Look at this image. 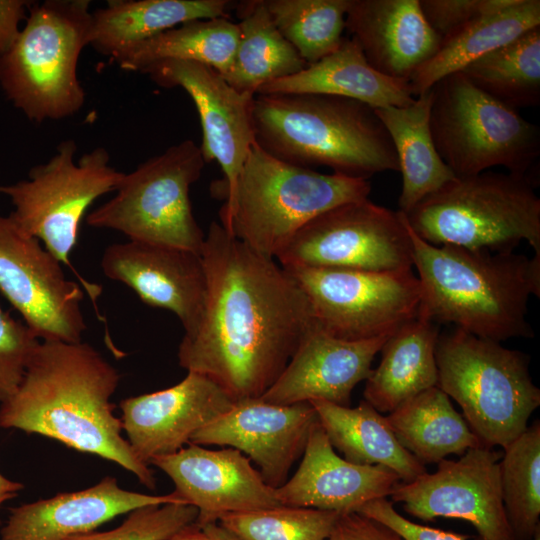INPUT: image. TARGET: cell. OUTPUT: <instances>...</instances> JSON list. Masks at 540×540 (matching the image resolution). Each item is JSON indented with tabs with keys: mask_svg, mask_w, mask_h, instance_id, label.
<instances>
[{
	"mask_svg": "<svg viewBox=\"0 0 540 540\" xmlns=\"http://www.w3.org/2000/svg\"><path fill=\"white\" fill-rule=\"evenodd\" d=\"M118 370L87 343L41 341L16 391L0 402V427L54 439L120 465L155 489L149 465L134 454L110 401Z\"/></svg>",
	"mask_w": 540,
	"mask_h": 540,
	"instance_id": "7a4b0ae2",
	"label": "cell"
},
{
	"mask_svg": "<svg viewBox=\"0 0 540 540\" xmlns=\"http://www.w3.org/2000/svg\"><path fill=\"white\" fill-rule=\"evenodd\" d=\"M198 510L188 504L168 503L133 510L115 529L89 532L64 540H165L196 522Z\"/></svg>",
	"mask_w": 540,
	"mask_h": 540,
	"instance_id": "74e56055",
	"label": "cell"
},
{
	"mask_svg": "<svg viewBox=\"0 0 540 540\" xmlns=\"http://www.w3.org/2000/svg\"><path fill=\"white\" fill-rule=\"evenodd\" d=\"M328 540H402L386 525L357 512L340 514Z\"/></svg>",
	"mask_w": 540,
	"mask_h": 540,
	"instance_id": "b9f144b4",
	"label": "cell"
},
{
	"mask_svg": "<svg viewBox=\"0 0 540 540\" xmlns=\"http://www.w3.org/2000/svg\"><path fill=\"white\" fill-rule=\"evenodd\" d=\"M408 229L420 315L499 343L534 336L527 314L530 297L540 296V254L436 246Z\"/></svg>",
	"mask_w": 540,
	"mask_h": 540,
	"instance_id": "3957f363",
	"label": "cell"
},
{
	"mask_svg": "<svg viewBox=\"0 0 540 540\" xmlns=\"http://www.w3.org/2000/svg\"><path fill=\"white\" fill-rule=\"evenodd\" d=\"M239 38L229 18L196 19L161 32L114 60L126 71H138L163 60L194 61L224 75L230 68Z\"/></svg>",
	"mask_w": 540,
	"mask_h": 540,
	"instance_id": "d6a6232c",
	"label": "cell"
},
{
	"mask_svg": "<svg viewBox=\"0 0 540 540\" xmlns=\"http://www.w3.org/2000/svg\"><path fill=\"white\" fill-rule=\"evenodd\" d=\"M517 0H419L430 28L441 38L470 21L504 10Z\"/></svg>",
	"mask_w": 540,
	"mask_h": 540,
	"instance_id": "ab89813d",
	"label": "cell"
},
{
	"mask_svg": "<svg viewBox=\"0 0 540 540\" xmlns=\"http://www.w3.org/2000/svg\"><path fill=\"white\" fill-rule=\"evenodd\" d=\"M399 476L382 465H358L334 451L319 421L312 428L295 474L276 488L283 506L315 508L340 514L386 498Z\"/></svg>",
	"mask_w": 540,
	"mask_h": 540,
	"instance_id": "7402d4cb",
	"label": "cell"
},
{
	"mask_svg": "<svg viewBox=\"0 0 540 540\" xmlns=\"http://www.w3.org/2000/svg\"><path fill=\"white\" fill-rule=\"evenodd\" d=\"M501 456L492 448H471L458 460H441L432 474L398 483L390 496L424 521L438 517L468 521L477 540H515L502 501Z\"/></svg>",
	"mask_w": 540,
	"mask_h": 540,
	"instance_id": "9a60e30c",
	"label": "cell"
},
{
	"mask_svg": "<svg viewBox=\"0 0 540 540\" xmlns=\"http://www.w3.org/2000/svg\"><path fill=\"white\" fill-rule=\"evenodd\" d=\"M157 85L179 87L192 99L202 128L200 149L207 163L216 161L222 179L210 185L213 198L230 192L255 141L252 111L255 95L241 93L209 65L163 60L140 70Z\"/></svg>",
	"mask_w": 540,
	"mask_h": 540,
	"instance_id": "2e32d148",
	"label": "cell"
},
{
	"mask_svg": "<svg viewBox=\"0 0 540 540\" xmlns=\"http://www.w3.org/2000/svg\"><path fill=\"white\" fill-rule=\"evenodd\" d=\"M388 337L349 341L317 327L301 341L278 379L260 398L279 405L318 399L350 406L354 387L369 377L374 357Z\"/></svg>",
	"mask_w": 540,
	"mask_h": 540,
	"instance_id": "44dd1931",
	"label": "cell"
},
{
	"mask_svg": "<svg viewBox=\"0 0 540 540\" xmlns=\"http://www.w3.org/2000/svg\"><path fill=\"white\" fill-rule=\"evenodd\" d=\"M532 540H540V529L537 530Z\"/></svg>",
	"mask_w": 540,
	"mask_h": 540,
	"instance_id": "7dc6e473",
	"label": "cell"
},
{
	"mask_svg": "<svg viewBox=\"0 0 540 540\" xmlns=\"http://www.w3.org/2000/svg\"><path fill=\"white\" fill-rule=\"evenodd\" d=\"M345 29L375 70L407 81L441 42L419 0H351Z\"/></svg>",
	"mask_w": 540,
	"mask_h": 540,
	"instance_id": "cb8c5ba5",
	"label": "cell"
},
{
	"mask_svg": "<svg viewBox=\"0 0 540 540\" xmlns=\"http://www.w3.org/2000/svg\"><path fill=\"white\" fill-rule=\"evenodd\" d=\"M532 179L484 171L455 178L405 214L424 241L470 250L514 251L527 242L540 254V199Z\"/></svg>",
	"mask_w": 540,
	"mask_h": 540,
	"instance_id": "52a82bcc",
	"label": "cell"
},
{
	"mask_svg": "<svg viewBox=\"0 0 540 540\" xmlns=\"http://www.w3.org/2000/svg\"><path fill=\"white\" fill-rule=\"evenodd\" d=\"M431 101L432 92L428 90L408 106L375 109L397 156L402 175L398 211L404 214L456 178L439 156L431 136Z\"/></svg>",
	"mask_w": 540,
	"mask_h": 540,
	"instance_id": "f1b7e54d",
	"label": "cell"
},
{
	"mask_svg": "<svg viewBox=\"0 0 540 540\" xmlns=\"http://www.w3.org/2000/svg\"><path fill=\"white\" fill-rule=\"evenodd\" d=\"M41 340L0 306V402L18 388Z\"/></svg>",
	"mask_w": 540,
	"mask_h": 540,
	"instance_id": "f35d334b",
	"label": "cell"
},
{
	"mask_svg": "<svg viewBox=\"0 0 540 540\" xmlns=\"http://www.w3.org/2000/svg\"><path fill=\"white\" fill-rule=\"evenodd\" d=\"M229 0H114L92 12L89 46L113 59L161 32L196 19L228 18Z\"/></svg>",
	"mask_w": 540,
	"mask_h": 540,
	"instance_id": "484cf974",
	"label": "cell"
},
{
	"mask_svg": "<svg viewBox=\"0 0 540 540\" xmlns=\"http://www.w3.org/2000/svg\"><path fill=\"white\" fill-rule=\"evenodd\" d=\"M281 267L397 271L413 268L405 214L368 198L316 216L276 257Z\"/></svg>",
	"mask_w": 540,
	"mask_h": 540,
	"instance_id": "4fadbf2b",
	"label": "cell"
},
{
	"mask_svg": "<svg viewBox=\"0 0 540 540\" xmlns=\"http://www.w3.org/2000/svg\"><path fill=\"white\" fill-rule=\"evenodd\" d=\"M376 520L394 532L402 540H467L468 536L450 531L435 529L414 523L400 515L386 498H379L362 505L357 511Z\"/></svg>",
	"mask_w": 540,
	"mask_h": 540,
	"instance_id": "60d3db41",
	"label": "cell"
},
{
	"mask_svg": "<svg viewBox=\"0 0 540 540\" xmlns=\"http://www.w3.org/2000/svg\"><path fill=\"white\" fill-rule=\"evenodd\" d=\"M537 26H540L539 0H517L504 10L470 21L441 39L435 54L413 74L409 84L414 97Z\"/></svg>",
	"mask_w": 540,
	"mask_h": 540,
	"instance_id": "f546056e",
	"label": "cell"
},
{
	"mask_svg": "<svg viewBox=\"0 0 540 540\" xmlns=\"http://www.w3.org/2000/svg\"><path fill=\"white\" fill-rule=\"evenodd\" d=\"M149 465L162 470L173 481V492L198 510V526L229 513L282 506L276 489L234 448L213 450L188 443L175 453L153 458Z\"/></svg>",
	"mask_w": 540,
	"mask_h": 540,
	"instance_id": "ac0fdd59",
	"label": "cell"
},
{
	"mask_svg": "<svg viewBox=\"0 0 540 540\" xmlns=\"http://www.w3.org/2000/svg\"><path fill=\"white\" fill-rule=\"evenodd\" d=\"M257 94H322L354 99L372 108L405 107L415 98L409 81L388 77L366 60L353 38L291 76L267 83Z\"/></svg>",
	"mask_w": 540,
	"mask_h": 540,
	"instance_id": "d4e9b609",
	"label": "cell"
},
{
	"mask_svg": "<svg viewBox=\"0 0 540 540\" xmlns=\"http://www.w3.org/2000/svg\"><path fill=\"white\" fill-rule=\"evenodd\" d=\"M284 269L305 294L318 328L336 338L391 336L420 315L421 286L412 269Z\"/></svg>",
	"mask_w": 540,
	"mask_h": 540,
	"instance_id": "7c38bea8",
	"label": "cell"
},
{
	"mask_svg": "<svg viewBox=\"0 0 540 540\" xmlns=\"http://www.w3.org/2000/svg\"><path fill=\"white\" fill-rule=\"evenodd\" d=\"M80 285L37 238L0 215V292L41 341H82Z\"/></svg>",
	"mask_w": 540,
	"mask_h": 540,
	"instance_id": "5bb4252c",
	"label": "cell"
},
{
	"mask_svg": "<svg viewBox=\"0 0 540 540\" xmlns=\"http://www.w3.org/2000/svg\"><path fill=\"white\" fill-rule=\"evenodd\" d=\"M165 540H208L202 529L193 523Z\"/></svg>",
	"mask_w": 540,
	"mask_h": 540,
	"instance_id": "bcb514c9",
	"label": "cell"
},
{
	"mask_svg": "<svg viewBox=\"0 0 540 540\" xmlns=\"http://www.w3.org/2000/svg\"><path fill=\"white\" fill-rule=\"evenodd\" d=\"M340 513L279 506L229 513L218 522L242 540H328Z\"/></svg>",
	"mask_w": 540,
	"mask_h": 540,
	"instance_id": "8d00e7d4",
	"label": "cell"
},
{
	"mask_svg": "<svg viewBox=\"0 0 540 540\" xmlns=\"http://www.w3.org/2000/svg\"><path fill=\"white\" fill-rule=\"evenodd\" d=\"M435 357L437 387L459 404L482 446L504 449L526 430L540 390L525 353L455 328L439 334Z\"/></svg>",
	"mask_w": 540,
	"mask_h": 540,
	"instance_id": "ba28073f",
	"label": "cell"
},
{
	"mask_svg": "<svg viewBox=\"0 0 540 540\" xmlns=\"http://www.w3.org/2000/svg\"><path fill=\"white\" fill-rule=\"evenodd\" d=\"M281 35L309 65L335 52L351 0H264Z\"/></svg>",
	"mask_w": 540,
	"mask_h": 540,
	"instance_id": "d590c367",
	"label": "cell"
},
{
	"mask_svg": "<svg viewBox=\"0 0 540 540\" xmlns=\"http://www.w3.org/2000/svg\"><path fill=\"white\" fill-rule=\"evenodd\" d=\"M205 165L193 140L172 145L124 173L116 194L90 212L86 223L121 232L131 241L201 254L205 234L193 215L189 192Z\"/></svg>",
	"mask_w": 540,
	"mask_h": 540,
	"instance_id": "8fae6325",
	"label": "cell"
},
{
	"mask_svg": "<svg viewBox=\"0 0 540 540\" xmlns=\"http://www.w3.org/2000/svg\"><path fill=\"white\" fill-rule=\"evenodd\" d=\"M500 487L515 540H532L540 529V423L535 421L504 448Z\"/></svg>",
	"mask_w": 540,
	"mask_h": 540,
	"instance_id": "e575fe53",
	"label": "cell"
},
{
	"mask_svg": "<svg viewBox=\"0 0 540 540\" xmlns=\"http://www.w3.org/2000/svg\"><path fill=\"white\" fill-rule=\"evenodd\" d=\"M168 503L186 504L174 492L148 495L128 491L119 486L115 477L107 476L87 489L59 493L10 509L0 540H64L93 532L135 509Z\"/></svg>",
	"mask_w": 540,
	"mask_h": 540,
	"instance_id": "603a6c76",
	"label": "cell"
},
{
	"mask_svg": "<svg viewBox=\"0 0 540 540\" xmlns=\"http://www.w3.org/2000/svg\"><path fill=\"white\" fill-rule=\"evenodd\" d=\"M76 153V142L66 139L47 162L32 167L26 179L0 185V194L13 205L11 218L74 272L70 255L88 208L100 196L114 192L124 175L111 165L104 147L77 160ZM76 275L96 308L101 287Z\"/></svg>",
	"mask_w": 540,
	"mask_h": 540,
	"instance_id": "30bf717a",
	"label": "cell"
},
{
	"mask_svg": "<svg viewBox=\"0 0 540 540\" xmlns=\"http://www.w3.org/2000/svg\"><path fill=\"white\" fill-rule=\"evenodd\" d=\"M207 296L201 321L178 348L179 365L235 401L261 397L317 324L309 302L274 258L212 221L201 252Z\"/></svg>",
	"mask_w": 540,
	"mask_h": 540,
	"instance_id": "6da1fadb",
	"label": "cell"
},
{
	"mask_svg": "<svg viewBox=\"0 0 540 540\" xmlns=\"http://www.w3.org/2000/svg\"><path fill=\"white\" fill-rule=\"evenodd\" d=\"M368 180L323 174L281 161L256 142L233 189L222 196L220 224L258 253L276 259L305 224L344 203L369 197Z\"/></svg>",
	"mask_w": 540,
	"mask_h": 540,
	"instance_id": "5b68a950",
	"label": "cell"
},
{
	"mask_svg": "<svg viewBox=\"0 0 540 540\" xmlns=\"http://www.w3.org/2000/svg\"><path fill=\"white\" fill-rule=\"evenodd\" d=\"M331 445L358 465H382L408 483L427 472L397 440L386 416L363 400L356 407L311 400Z\"/></svg>",
	"mask_w": 540,
	"mask_h": 540,
	"instance_id": "83f0119b",
	"label": "cell"
},
{
	"mask_svg": "<svg viewBox=\"0 0 540 540\" xmlns=\"http://www.w3.org/2000/svg\"><path fill=\"white\" fill-rule=\"evenodd\" d=\"M318 421L309 402L279 405L260 397L243 399L194 433L189 443L239 450L276 489L287 481Z\"/></svg>",
	"mask_w": 540,
	"mask_h": 540,
	"instance_id": "e0dca14e",
	"label": "cell"
},
{
	"mask_svg": "<svg viewBox=\"0 0 540 540\" xmlns=\"http://www.w3.org/2000/svg\"><path fill=\"white\" fill-rule=\"evenodd\" d=\"M33 1L0 0V59L4 57L18 39Z\"/></svg>",
	"mask_w": 540,
	"mask_h": 540,
	"instance_id": "7bdbcfd3",
	"label": "cell"
},
{
	"mask_svg": "<svg viewBox=\"0 0 540 540\" xmlns=\"http://www.w3.org/2000/svg\"><path fill=\"white\" fill-rule=\"evenodd\" d=\"M235 402L207 376L188 372L172 387L123 399L122 430L136 457L149 465L155 457L182 449Z\"/></svg>",
	"mask_w": 540,
	"mask_h": 540,
	"instance_id": "ffe728a7",
	"label": "cell"
},
{
	"mask_svg": "<svg viewBox=\"0 0 540 540\" xmlns=\"http://www.w3.org/2000/svg\"><path fill=\"white\" fill-rule=\"evenodd\" d=\"M429 127L436 150L456 178L501 166L535 181L540 129L474 86L462 73L430 89Z\"/></svg>",
	"mask_w": 540,
	"mask_h": 540,
	"instance_id": "9c48e42d",
	"label": "cell"
},
{
	"mask_svg": "<svg viewBox=\"0 0 540 540\" xmlns=\"http://www.w3.org/2000/svg\"><path fill=\"white\" fill-rule=\"evenodd\" d=\"M100 265L107 278L128 286L145 304L174 313L184 335L195 332L207 296V275L201 254L129 240L109 245Z\"/></svg>",
	"mask_w": 540,
	"mask_h": 540,
	"instance_id": "d6986e66",
	"label": "cell"
},
{
	"mask_svg": "<svg viewBox=\"0 0 540 540\" xmlns=\"http://www.w3.org/2000/svg\"><path fill=\"white\" fill-rule=\"evenodd\" d=\"M256 143L271 156L300 167H328L368 180L399 172L391 138L375 109L322 94H257L252 111Z\"/></svg>",
	"mask_w": 540,
	"mask_h": 540,
	"instance_id": "277c9868",
	"label": "cell"
},
{
	"mask_svg": "<svg viewBox=\"0 0 540 540\" xmlns=\"http://www.w3.org/2000/svg\"><path fill=\"white\" fill-rule=\"evenodd\" d=\"M438 324L419 315L388 337L381 360L366 379L364 400L377 411L391 412L402 402L437 386Z\"/></svg>",
	"mask_w": 540,
	"mask_h": 540,
	"instance_id": "4316f807",
	"label": "cell"
},
{
	"mask_svg": "<svg viewBox=\"0 0 540 540\" xmlns=\"http://www.w3.org/2000/svg\"><path fill=\"white\" fill-rule=\"evenodd\" d=\"M240 22L233 62L222 77L237 91L257 94L260 87L296 74L307 63L276 28L264 0L236 4Z\"/></svg>",
	"mask_w": 540,
	"mask_h": 540,
	"instance_id": "1f68e13d",
	"label": "cell"
},
{
	"mask_svg": "<svg viewBox=\"0 0 540 540\" xmlns=\"http://www.w3.org/2000/svg\"><path fill=\"white\" fill-rule=\"evenodd\" d=\"M449 398L434 386L402 402L386 416L398 442L422 464L438 463L448 455L461 456L482 446Z\"/></svg>",
	"mask_w": 540,
	"mask_h": 540,
	"instance_id": "4dcf8cb0",
	"label": "cell"
},
{
	"mask_svg": "<svg viewBox=\"0 0 540 540\" xmlns=\"http://www.w3.org/2000/svg\"><path fill=\"white\" fill-rule=\"evenodd\" d=\"M478 89L517 110L540 104V26L464 67Z\"/></svg>",
	"mask_w": 540,
	"mask_h": 540,
	"instance_id": "836d02e7",
	"label": "cell"
},
{
	"mask_svg": "<svg viewBox=\"0 0 540 540\" xmlns=\"http://www.w3.org/2000/svg\"><path fill=\"white\" fill-rule=\"evenodd\" d=\"M23 488L22 483L10 480L0 473V507L4 502L16 497Z\"/></svg>",
	"mask_w": 540,
	"mask_h": 540,
	"instance_id": "f6af8a7d",
	"label": "cell"
},
{
	"mask_svg": "<svg viewBox=\"0 0 540 540\" xmlns=\"http://www.w3.org/2000/svg\"><path fill=\"white\" fill-rule=\"evenodd\" d=\"M91 19L89 0L32 2L18 39L0 59V88L30 121L61 120L83 107L77 70Z\"/></svg>",
	"mask_w": 540,
	"mask_h": 540,
	"instance_id": "8992f818",
	"label": "cell"
},
{
	"mask_svg": "<svg viewBox=\"0 0 540 540\" xmlns=\"http://www.w3.org/2000/svg\"><path fill=\"white\" fill-rule=\"evenodd\" d=\"M208 540H242L238 535L217 522L199 526Z\"/></svg>",
	"mask_w": 540,
	"mask_h": 540,
	"instance_id": "ee69618b",
	"label": "cell"
}]
</instances>
